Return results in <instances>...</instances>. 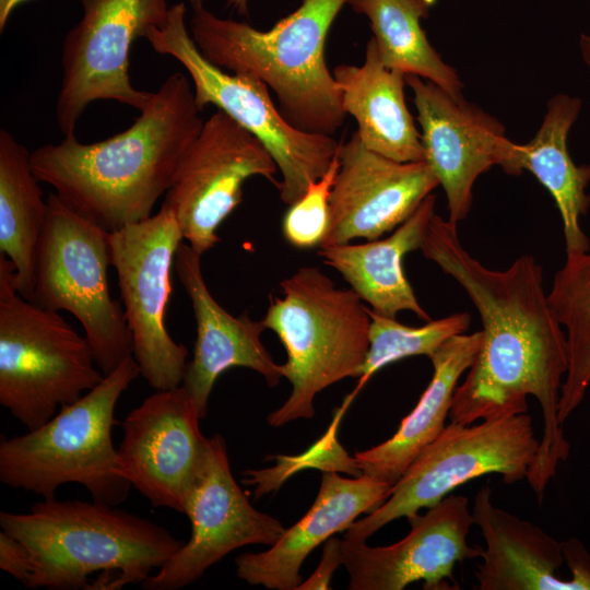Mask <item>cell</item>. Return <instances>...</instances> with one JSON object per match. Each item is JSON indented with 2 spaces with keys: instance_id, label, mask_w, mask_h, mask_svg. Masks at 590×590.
<instances>
[{
  "instance_id": "cell-16",
  "label": "cell",
  "mask_w": 590,
  "mask_h": 590,
  "mask_svg": "<svg viewBox=\"0 0 590 590\" xmlns=\"http://www.w3.org/2000/svg\"><path fill=\"white\" fill-rule=\"evenodd\" d=\"M411 530L399 542L369 546L365 541L341 542L343 565L351 590H402L414 581L424 589H449L458 563L480 557L481 548L468 544L474 524L469 500L449 495L427 508L424 515L406 517Z\"/></svg>"
},
{
  "instance_id": "cell-32",
  "label": "cell",
  "mask_w": 590,
  "mask_h": 590,
  "mask_svg": "<svg viewBox=\"0 0 590 590\" xmlns=\"http://www.w3.org/2000/svg\"><path fill=\"white\" fill-rule=\"evenodd\" d=\"M341 540L330 538L326 541L322 557L315 573L297 590L330 589V580L334 570L343 565Z\"/></svg>"
},
{
  "instance_id": "cell-37",
  "label": "cell",
  "mask_w": 590,
  "mask_h": 590,
  "mask_svg": "<svg viewBox=\"0 0 590 590\" xmlns=\"http://www.w3.org/2000/svg\"><path fill=\"white\" fill-rule=\"evenodd\" d=\"M189 4L191 5L192 10H199L204 8L203 4L205 0H188Z\"/></svg>"
},
{
  "instance_id": "cell-3",
  "label": "cell",
  "mask_w": 590,
  "mask_h": 590,
  "mask_svg": "<svg viewBox=\"0 0 590 590\" xmlns=\"http://www.w3.org/2000/svg\"><path fill=\"white\" fill-rule=\"evenodd\" d=\"M0 527L31 553V589L142 583L185 543L163 526L96 500L44 499L25 514L1 511Z\"/></svg>"
},
{
  "instance_id": "cell-5",
  "label": "cell",
  "mask_w": 590,
  "mask_h": 590,
  "mask_svg": "<svg viewBox=\"0 0 590 590\" xmlns=\"http://www.w3.org/2000/svg\"><path fill=\"white\" fill-rule=\"evenodd\" d=\"M261 319L286 351L282 377L292 385L287 400L268 416L280 427L311 418L314 400L324 388L358 377L369 346L368 307L352 288H339L320 269L306 266L280 283Z\"/></svg>"
},
{
  "instance_id": "cell-22",
  "label": "cell",
  "mask_w": 590,
  "mask_h": 590,
  "mask_svg": "<svg viewBox=\"0 0 590 590\" xmlns=\"http://www.w3.org/2000/svg\"><path fill=\"white\" fill-rule=\"evenodd\" d=\"M581 101L556 94L546 104L540 129L526 144L509 142L500 165L509 175L530 172L551 193L559 210L566 253L590 250V241L581 229L580 216L587 214L590 196V164L576 165L568 151V133L577 120Z\"/></svg>"
},
{
  "instance_id": "cell-10",
  "label": "cell",
  "mask_w": 590,
  "mask_h": 590,
  "mask_svg": "<svg viewBox=\"0 0 590 590\" xmlns=\"http://www.w3.org/2000/svg\"><path fill=\"white\" fill-rule=\"evenodd\" d=\"M540 440L527 413L464 425L451 422L413 460L389 497L344 532L350 540L366 541L401 517L429 508L461 484L499 473L507 484L527 477Z\"/></svg>"
},
{
  "instance_id": "cell-7",
  "label": "cell",
  "mask_w": 590,
  "mask_h": 590,
  "mask_svg": "<svg viewBox=\"0 0 590 590\" xmlns=\"http://www.w3.org/2000/svg\"><path fill=\"white\" fill-rule=\"evenodd\" d=\"M0 253V404L30 430L105 377L85 335L59 314L19 294Z\"/></svg>"
},
{
  "instance_id": "cell-23",
  "label": "cell",
  "mask_w": 590,
  "mask_h": 590,
  "mask_svg": "<svg viewBox=\"0 0 590 590\" xmlns=\"http://www.w3.org/2000/svg\"><path fill=\"white\" fill-rule=\"evenodd\" d=\"M332 74L343 110L356 120L367 149L401 163L425 161L421 132L405 103V75L382 63L373 37L362 64H339Z\"/></svg>"
},
{
  "instance_id": "cell-21",
  "label": "cell",
  "mask_w": 590,
  "mask_h": 590,
  "mask_svg": "<svg viewBox=\"0 0 590 590\" xmlns=\"http://www.w3.org/2000/svg\"><path fill=\"white\" fill-rule=\"evenodd\" d=\"M472 516L485 540L475 578L479 590H579L557 570L563 565L560 542L541 527L494 506L492 489L475 495Z\"/></svg>"
},
{
  "instance_id": "cell-30",
  "label": "cell",
  "mask_w": 590,
  "mask_h": 590,
  "mask_svg": "<svg viewBox=\"0 0 590 590\" xmlns=\"http://www.w3.org/2000/svg\"><path fill=\"white\" fill-rule=\"evenodd\" d=\"M339 167L338 150L328 170L310 182L304 194L288 205L282 231L285 240L292 246L311 248L319 247L323 241L330 220V194Z\"/></svg>"
},
{
  "instance_id": "cell-8",
  "label": "cell",
  "mask_w": 590,
  "mask_h": 590,
  "mask_svg": "<svg viewBox=\"0 0 590 590\" xmlns=\"http://www.w3.org/2000/svg\"><path fill=\"white\" fill-rule=\"evenodd\" d=\"M186 11L184 2L170 5L164 24L150 28L144 38L155 52L182 64L201 111L213 105L262 142L281 174L280 198L291 205L328 170L340 142L295 128L274 105L262 82L210 62L188 32Z\"/></svg>"
},
{
  "instance_id": "cell-18",
  "label": "cell",
  "mask_w": 590,
  "mask_h": 590,
  "mask_svg": "<svg viewBox=\"0 0 590 590\" xmlns=\"http://www.w3.org/2000/svg\"><path fill=\"white\" fill-rule=\"evenodd\" d=\"M421 126L425 161L445 190L449 217L464 220L480 175L502 165L510 140L504 125L473 103L417 75H405Z\"/></svg>"
},
{
  "instance_id": "cell-35",
  "label": "cell",
  "mask_w": 590,
  "mask_h": 590,
  "mask_svg": "<svg viewBox=\"0 0 590 590\" xmlns=\"http://www.w3.org/2000/svg\"><path fill=\"white\" fill-rule=\"evenodd\" d=\"M579 47L582 60L585 63L590 67V36L586 34H581L580 40H579Z\"/></svg>"
},
{
  "instance_id": "cell-31",
  "label": "cell",
  "mask_w": 590,
  "mask_h": 590,
  "mask_svg": "<svg viewBox=\"0 0 590 590\" xmlns=\"http://www.w3.org/2000/svg\"><path fill=\"white\" fill-rule=\"evenodd\" d=\"M0 568L28 587L33 574L31 553L20 540L3 530L0 532Z\"/></svg>"
},
{
  "instance_id": "cell-36",
  "label": "cell",
  "mask_w": 590,
  "mask_h": 590,
  "mask_svg": "<svg viewBox=\"0 0 590 590\" xmlns=\"http://www.w3.org/2000/svg\"><path fill=\"white\" fill-rule=\"evenodd\" d=\"M248 1L249 0H227L226 7H229L232 10L237 11L240 15L248 14Z\"/></svg>"
},
{
  "instance_id": "cell-26",
  "label": "cell",
  "mask_w": 590,
  "mask_h": 590,
  "mask_svg": "<svg viewBox=\"0 0 590 590\" xmlns=\"http://www.w3.org/2000/svg\"><path fill=\"white\" fill-rule=\"evenodd\" d=\"M31 153L12 133L0 130V253L13 263L14 284L31 299L35 286L37 246L47 215Z\"/></svg>"
},
{
  "instance_id": "cell-2",
  "label": "cell",
  "mask_w": 590,
  "mask_h": 590,
  "mask_svg": "<svg viewBox=\"0 0 590 590\" xmlns=\"http://www.w3.org/2000/svg\"><path fill=\"white\" fill-rule=\"evenodd\" d=\"M200 113L188 78L175 72L125 131L93 143L64 137L31 152V165L68 206L111 233L152 215L202 128Z\"/></svg>"
},
{
  "instance_id": "cell-25",
  "label": "cell",
  "mask_w": 590,
  "mask_h": 590,
  "mask_svg": "<svg viewBox=\"0 0 590 590\" xmlns=\"http://www.w3.org/2000/svg\"><path fill=\"white\" fill-rule=\"evenodd\" d=\"M483 340L482 330L448 339L430 357L433 377L415 408L393 436L355 453L362 474L396 484L418 453L445 428L459 378L473 363Z\"/></svg>"
},
{
  "instance_id": "cell-14",
  "label": "cell",
  "mask_w": 590,
  "mask_h": 590,
  "mask_svg": "<svg viewBox=\"0 0 590 590\" xmlns=\"http://www.w3.org/2000/svg\"><path fill=\"white\" fill-rule=\"evenodd\" d=\"M185 515L191 522L189 541L142 582L144 589L189 586L232 551L250 544L271 546L286 530L252 507L232 474L225 440L219 434L208 438Z\"/></svg>"
},
{
  "instance_id": "cell-27",
  "label": "cell",
  "mask_w": 590,
  "mask_h": 590,
  "mask_svg": "<svg viewBox=\"0 0 590 590\" xmlns=\"http://www.w3.org/2000/svg\"><path fill=\"white\" fill-rule=\"evenodd\" d=\"M437 0H349L356 13L370 24L382 63L404 75H417L451 96L463 98L457 70L446 63L430 45L421 20Z\"/></svg>"
},
{
  "instance_id": "cell-6",
  "label": "cell",
  "mask_w": 590,
  "mask_h": 590,
  "mask_svg": "<svg viewBox=\"0 0 590 590\" xmlns=\"http://www.w3.org/2000/svg\"><path fill=\"white\" fill-rule=\"evenodd\" d=\"M139 375V365L129 355L38 428L2 439L1 483L44 499L55 498L62 484L78 483L93 500L111 506L126 500L132 485L120 474L111 430L118 400Z\"/></svg>"
},
{
  "instance_id": "cell-34",
  "label": "cell",
  "mask_w": 590,
  "mask_h": 590,
  "mask_svg": "<svg viewBox=\"0 0 590 590\" xmlns=\"http://www.w3.org/2000/svg\"><path fill=\"white\" fill-rule=\"evenodd\" d=\"M28 0H0V32H3L12 12Z\"/></svg>"
},
{
  "instance_id": "cell-15",
  "label": "cell",
  "mask_w": 590,
  "mask_h": 590,
  "mask_svg": "<svg viewBox=\"0 0 590 590\" xmlns=\"http://www.w3.org/2000/svg\"><path fill=\"white\" fill-rule=\"evenodd\" d=\"M193 398L182 387L156 390L122 422L120 474L155 508L185 514L208 438Z\"/></svg>"
},
{
  "instance_id": "cell-19",
  "label": "cell",
  "mask_w": 590,
  "mask_h": 590,
  "mask_svg": "<svg viewBox=\"0 0 590 590\" xmlns=\"http://www.w3.org/2000/svg\"><path fill=\"white\" fill-rule=\"evenodd\" d=\"M174 269L191 300L197 324L193 356L187 363L181 386L193 398L201 418L216 379L232 367H246L259 373L271 387L281 378L276 364L261 341L266 330L262 320L248 312L233 316L210 293L201 270V255L181 243Z\"/></svg>"
},
{
  "instance_id": "cell-17",
  "label": "cell",
  "mask_w": 590,
  "mask_h": 590,
  "mask_svg": "<svg viewBox=\"0 0 590 590\" xmlns=\"http://www.w3.org/2000/svg\"><path fill=\"white\" fill-rule=\"evenodd\" d=\"M330 220L319 246L378 239L408 220L439 186L426 161L401 163L367 149L355 132L340 142Z\"/></svg>"
},
{
  "instance_id": "cell-24",
  "label": "cell",
  "mask_w": 590,
  "mask_h": 590,
  "mask_svg": "<svg viewBox=\"0 0 590 590\" xmlns=\"http://www.w3.org/2000/svg\"><path fill=\"white\" fill-rule=\"evenodd\" d=\"M436 197L430 193L415 212L384 239L363 244L321 247L318 255L337 270L359 298L380 315L396 318L410 310L429 321L403 270V258L420 249L435 214Z\"/></svg>"
},
{
  "instance_id": "cell-11",
  "label": "cell",
  "mask_w": 590,
  "mask_h": 590,
  "mask_svg": "<svg viewBox=\"0 0 590 590\" xmlns=\"http://www.w3.org/2000/svg\"><path fill=\"white\" fill-rule=\"evenodd\" d=\"M184 237L174 213L162 204L157 213L109 234L132 355L140 375L155 390L181 386L188 350L165 326L172 295V270Z\"/></svg>"
},
{
  "instance_id": "cell-12",
  "label": "cell",
  "mask_w": 590,
  "mask_h": 590,
  "mask_svg": "<svg viewBox=\"0 0 590 590\" xmlns=\"http://www.w3.org/2000/svg\"><path fill=\"white\" fill-rule=\"evenodd\" d=\"M82 16L68 32L61 52L62 79L56 120L64 137L96 101H115L138 109L152 92L135 88L129 76L130 49L167 19V0H80Z\"/></svg>"
},
{
  "instance_id": "cell-4",
  "label": "cell",
  "mask_w": 590,
  "mask_h": 590,
  "mask_svg": "<svg viewBox=\"0 0 590 590\" xmlns=\"http://www.w3.org/2000/svg\"><path fill=\"white\" fill-rule=\"evenodd\" d=\"M349 0H302L271 28L194 10L191 37L219 68L262 82L276 95L279 109L295 128L332 137L346 114L324 46L332 23Z\"/></svg>"
},
{
  "instance_id": "cell-9",
  "label": "cell",
  "mask_w": 590,
  "mask_h": 590,
  "mask_svg": "<svg viewBox=\"0 0 590 590\" xmlns=\"http://www.w3.org/2000/svg\"><path fill=\"white\" fill-rule=\"evenodd\" d=\"M47 205L30 300L73 315L98 368L108 375L133 350L122 304L109 293L110 232L81 216L54 192Z\"/></svg>"
},
{
  "instance_id": "cell-20",
  "label": "cell",
  "mask_w": 590,
  "mask_h": 590,
  "mask_svg": "<svg viewBox=\"0 0 590 590\" xmlns=\"http://www.w3.org/2000/svg\"><path fill=\"white\" fill-rule=\"evenodd\" d=\"M391 487L366 474L349 479L324 471L310 509L268 551L237 556V576L268 589L297 590L307 555L334 533L344 532L357 516L379 507Z\"/></svg>"
},
{
  "instance_id": "cell-33",
  "label": "cell",
  "mask_w": 590,
  "mask_h": 590,
  "mask_svg": "<svg viewBox=\"0 0 590 590\" xmlns=\"http://www.w3.org/2000/svg\"><path fill=\"white\" fill-rule=\"evenodd\" d=\"M564 560L570 570V578L579 590H590V554L578 539L560 542Z\"/></svg>"
},
{
  "instance_id": "cell-29",
  "label": "cell",
  "mask_w": 590,
  "mask_h": 590,
  "mask_svg": "<svg viewBox=\"0 0 590 590\" xmlns=\"http://www.w3.org/2000/svg\"><path fill=\"white\" fill-rule=\"evenodd\" d=\"M368 314L369 346L357 377V386L347 396L351 401L379 369L410 356L426 355L430 358L448 339L463 334L471 321L469 312H457L429 320L421 327H409L369 307Z\"/></svg>"
},
{
  "instance_id": "cell-13",
  "label": "cell",
  "mask_w": 590,
  "mask_h": 590,
  "mask_svg": "<svg viewBox=\"0 0 590 590\" xmlns=\"http://www.w3.org/2000/svg\"><path fill=\"white\" fill-rule=\"evenodd\" d=\"M276 173L262 142L216 110L184 153L163 205L174 213L184 240L202 256L220 243L217 229L241 203L246 180L261 176L278 188Z\"/></svg>"
},
{
  "instance_id": "cell-28",
  "label": "cell",
  "mask_w": 590,
  "mask_h": 590,
  "mask_svg": "<svg viewBox=\"0 0 590 590\" xmlns=\"http://www.w3.org/2000/svg\"><path fill=\"white\" fill-rule=\"evenodd\" d=\"M589 251L567 253L547 294L567 342L568 367L558 400V420L562 424L580 405L590 385Z\"/></svg>"
},
{
  "instance_id": "cell-1",
  "label": "cell",
  "mask_w": 590,
  "mask_h": 590,
  "mask_svg": "<svg viewBox=\"0 0 590 590\" xmlns=\"http://www.w3.org/2000/svg\"><path fill=\"white\" fill-rule=\"evenodd\" d=\"M420 249L460 284L483 324L481 347L455 389L449 418L469 425L523 414L527 397H535L544 428L527 477L534 486L547 485L570 450L558 420L568 354L565 331L544 290L541 264L523 255L506 270L488 269L464 248L457 224L437 214Z\"/></svg>"
}]
</instances>
